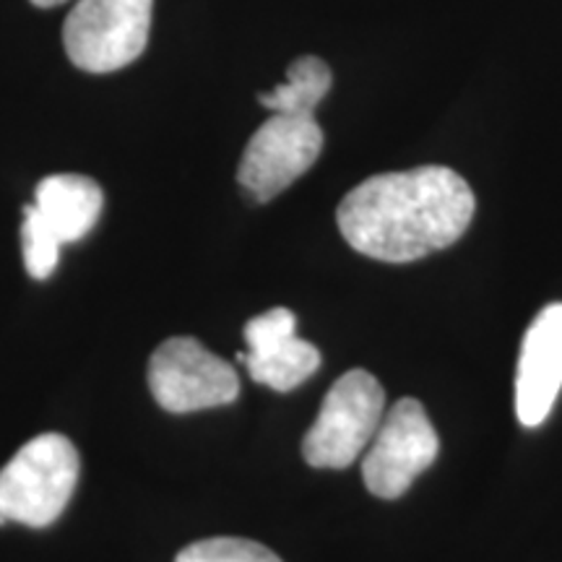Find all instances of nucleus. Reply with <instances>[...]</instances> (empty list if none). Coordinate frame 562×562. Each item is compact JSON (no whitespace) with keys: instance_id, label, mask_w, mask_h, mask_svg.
<instances>
[{"instance_id":"f257e3e1","label":"nucleus","mask_w":562,"mask_h":562,"mask_svg":"<svg viewBox=\"0 0 562 562\" xmlns=\"http://www.w3.org/2000/svg\"><path fill=\"white\" fill-rule=\"evenodd\" d=\"M472 186L451 167L425 165L372 175L344 195L336 222L351 248L385 263L446 250L474 220Z\"/></svg>"},{"instance_id":"f03ea898","label":"nucleus","mask_w":562,"mask_h":562,"mask_svg":"<svg viewBox=\"0 0 562 562\" xmlns=\"http://www.w3.org/2000/svg\"><path fill=\"white\" fill-rule=\"evenodd\" d=\"M79 472V451L66 435L45 432L32 438L0 469V524L50 526L66 510Z\"/></svg>"},{"instance_id":"7ed1b4c3","label":"nucleus","mask_w":562,"mask_h":562,"mask_svg":"<svg viewBox=\"0 0 562 562\" xmlns=\"http://www.w3.org/2000/svg\"><path fill=\"white\" fill-rule=\"evenodd\" d=\"M385 391L368 370L344 372L323 398L318 419L302 440L315 469H347L360 459L383 422Z\"/></svg>"},{"instance_id":"20e7f679","label":"nucleus","mask_w":562,"mask_h":562,"mask_svg":"<svg viewBox=\"0 0 562 562\" xmlns=\"http://www.w3.org/2000/svg\"><path fill=\"white\" fill-rule=\"evenodd\" d=\"M154 0H79L63 24L70 63L87 74L131 66L149 45Z\"/></svg>"},{"instance_id":"39448f33","label":"nucleus","mask_w":562,"mask_h":562,"mask_svg":"<svg viewBox=\"0 0 562 562\" xmlns=\"http://www.w3.org/2000/svg\"><path fill=\"white\" fill-rule=\"evenodd\" d=\"M149 389L165 412L188 414L232 404L240 393V381L235 368L199 339L172 336L151 355Z\"/></svg>"},{"instance_id":"423d86ee","label":"nucleus","mask_w":562,"mask_h":562,"mask_svg":"<svg viewBox=\"0 0 562 562\" xmlns=\"http://www.w3.org/2000/svg\"><path fill=\"white\" fill-rule=\"evenodd\" d=\"M438 453L440 438L425 406L417 398H402L385 414L364 453V487L383 501H396L432 467Z\"/></svg>"},{"instance_id":"0eeeda50","label":"nucleus","mask_w":562,"mask_h":562,"mask_svg":"<svg viewBox=\"0 0 562 562\" xmlns=\"http://www.w3.org/2000/svg\"><path fill=\"white\" fill-rule=\"evenodd\" d=\"M323 151V131L315 115L271 112L245 146L237 180L256 203L284 193L302 178Z\"/></svg>"},{"instance_id":"6e6552de","label":"nucleus","mask_w":562,"mask_h":562,"mask_svg":"<svg viewBox=\"0 0 562 562\" xmlns=\"http://www.w3.org/2000/svg\"><path fill=\"white\" fill-rule=\"evenodd\" d=\"M248 351L237 360L256 383L286 393L302 385L321 368V351L297 336V318L290 307H271L245 326Z\"/></svg>"},{"instance_id":"1a4fd4ad","label":"nucleus","mask_w":562,"mask_h":562,"mask_svg":"<svg viewBox=\"0 0 562 562\" xmlns=\"http://www.w3.org/2000/svg\"><path fill=\"white\" fill-rule=\"evenodd\" d=\"M562 389V302L542 307L526 328L516 370V414L524 427L550 417Z\"/></svg>"},{"instance_id":"9d476101","label":"nucleus","mask_w":562,"mask_h":562,"mask_svg":"<svg viewBox=\"0 0 562 562\" xmlns=\"http://www.w3.org/2000/svg\"><path fill=\"white\" fill-rule=\"evenodd\" d=\"M34 209L40 220L63 245L79 243L100 222L104 193L87 175H50L34 191Z\"/></svg>"},{"instance_id":"9b49d317","label":"nucleus","mask_w":562,"mask_h":562,"mask_svg":"<svg viewBox=\"0 0 562 562\" xmlns=\"http://www.w3.org/2000/svg\"><path fill=\"white\" fill-rule=\"evenodd\" d=\"M334 87V74L326 60L315 55H302L286 70V81L271 91L258 94V102L269 112H290V115H313Z\"/></svg>"},{"instance_id":"f8f14e48","label":"nucleus","mask_w":562,"mask_h":562,"mask_svg":"<svg viewBox=\"0 0 562 562\" xmlns=\"http://www.w3.org/2000/svg\"><path fill=\"white\" fill-rule=\"evenodd\" d=\"M21 248H24V266L32 279L53 277L55 266L60 261L63 243L45 227L37 209L24 206V224H21Z\"/></svg>"},{"instance_id":"ddd939ff","label":"nucleus","mask_w":562,"mask_h":562,"mask_svg":"<svg viewBox=\"0 0 562 562\" xmlns=\"http://www.w3.org/2000/svg\"><path fill=\"white\" fill-rule=\"evenodd\" d=\"M175 562H281V558L252 539L214 537L188 544Z\"/></svg>"},{"instance_id":"4468645a","label":"nucleus","mask_w":562,"mask_h":562,"mask_svg":"<svg viewBox=\"0 0 562 562\" xmlns=\"http://www.w3.org/2000/svg\"><path fill=\"white\" fill-rule=\"evenodd\" d=\"M34 5H40V9H53V5H60L66 3V0H32Z\"/></svg>"}]
</instances>
